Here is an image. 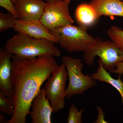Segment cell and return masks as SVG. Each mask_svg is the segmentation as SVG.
<instances>
[{
	"mask_svg": "<svg viewBox=\"0 0 123 123\" xmlns=\"http://www.w3.org/2000/svg\"><path fill=\"white\" fill-rule=\"evenodd\" d=\"M12 59L14 109L7 123H25L27 116L30 114L33 99L42 84L59 66L50 55L31 59H19L12 55Z\"/></svg>",
	"mask_w": 123,
	"mask_h": 123,
	"instance_id": "obj_1",
	"label": "cell"
},
{
	"mask_svg": "<svg viewBox=\"0 0 123 123\" xmlns=\"http://www.w3.org/2000/svg\"><path fill=\"white\" fill-rule=\"evenodd\" d=\"M55 43L48 40L35 38L17 32L7 40L4 49L19 59H31L46 55L59 57L61 52Z\"/></svg>",
	"mask_w": 123,
	"mask_h": 123,
	"instance_id": "obj_2",
	"label": "cell"
},
{
	"mask_svg": "<svg viewBox=\"0 0 123 123\" xmlns=\"http://www.w3.org/2000/svg\"><path fill=\"white\" fill-rule=\"evenodd\" d=\"M87 29L80 26L68 25L49 31L58 40L62 48L69 52H86L98 42V37L94 38L88 34Z\"/></svg>",
	"mask_w": 123,
	"mask_h": 123,
	"instance_id": "obj_3",
	"label": "cell"
},
{
	"mask_svg": "<svg viewBox=\"0 0 123 123\" xmlns=\"http://www.w3.org/2000/svg\"><path fill=\"white\" fill-rule=\"evenodd\" d=\"M62 63L66 68L69 79L68 88L65 92V97L69 99L76 95H82L86 91L97 85V81L91 76L84 75L83 60L68 56L62 57Z\"/></svg>",
	"mask_w": 123,
	"mask_h": 123,
	"instance_id": "obj_4",
	"label": "cell"
},
{
	"mask_svg": "<svg viewBox=\"0 0 123 123\" xmlns=\"http://www.w3.org/2000/svg\"><path fill=\"white\" fill-rule=\"evenodd\" d=\"M97 56L104 68L110 73H114L117 63L123 62V51L111 40L104 41L99 37L94 46L84 52V61L88 66L93 65Z\"/></svg>",
	"mask_w": 123,
	"mask_h": 123,
	"instance_id": "obj_5",
	"label": "cell"
},
{
	"mask_svg": "<svg viewBox=\"0 0 123 123\" xmlns=\"http://www.w3.org/2000/svg\"><path fill=\"white\" fill-rule=\"evenodd\" d=\"M68 74L62 63L58 66L45 84V93L49 100L53 112L55 113L65 106V98Z\"/></svg>",
	"mask_w": 123,
	"mask_h": 123,
	"instance_id": "obj_6",
	"label": "cell"
},
{
	"mask_svg": "<svg viewBox=\"0 0 123 123\" xmlns=\"http://www.w3.org/2000/svg\"><path fill=\"white\" fill-rule=\"evenodd\" d=\"M69 4L64 0L53 4L47 3L40 20L49 31L73 25L74 21L69 13Z\"/></svg>",
	"mask_w": 123,
	"mask_h": 123,
	"instance_id": "obj_7",
	"label": "cell"
},
{
	"mask_svg": "<svg viewBox=\"0 0 123 123\" xmlns=\"http://www.w3.org/2000/svg\"><path fill=\"white\" fill-rule=\"evenodd\" d=\"M15 31L31 37L45 39L58 43V40L52 35L40 19L21 20L17 18L13 29Z\"/></svg>",
	"mask_w": 123,
	"mask_h": 123,
	"instance_id": "obj_8",
	"label": "cell"
},
{
	"mask_svg": "<svg viewBox=\"0 0 123 123\" xmlns=\"http://www.w3.org/2000/svg\"><path fill=\"white\" fill-rule=\"evenodd\" d=\"M44 88L40 89L31 103V111L32 123H51L53 112L49 100L46 98Z\"/></svg>",
	"mask_w": 123,
	"mask_h": 123,
	"instance_id": "obj_9",
	"label": "cell"
},
{
	"mask_svg": "<svg viewBox=\"0 0 123 123\" xmlns=\"http://www.w3.org/2000/svg\"><path fill=\"white\" fill-rule=\"evenodd\" d=\"M43 0H17L14 6L18 19H40L47 5Z\"/></svg>",
	"mask_w": 123,
	"mask_h": 123,
	"instance_id": "obj_10",
	"label": "cell"
},
{
	"mask_svg": "<svg viewBox=\"0 0 123 123\" xmlns=\"http://www.w3.org/2000/svg\"><path fill=\"white\" fill-rule=\"evenodd\" d=\"M12 55L0 49V89L8 98L13 99V89L11 79Z\"/></svg>",
	"mask_w": 123,
	"mask_h": 123,
	"instance_id": "obj_11",
	"label": "cell"
},
{
	"mask_svg": "<svg viewBox=\"0 0 123 123\" xmlns=\"http://www.w3.org/2000/svg\"><path fill=\"white\" fill-rule=\"evenodd\" d=\"M89 4L94 9L97 20L102 16L123 17V1L121 0H91Z\"/></svg>",
	"mask_w": 123,
	"mask_h": 123,
	"instance_id": "obj_12",
	"label": "cell"
},
{
	"mask_svg": "<svg viewBox=\"0 0 123 123\" xmlns=\"http://www.w3.org/2000/svg\"><path fill=\"white\" fill-rule=\"evenodd\" d=\"M98 62V66L97 71L91 75L92 79L110 84L118 91L121 96V103L123 107V82L120 77L118 76V79H115L111 76L110 73L104 68L99 60Z\"/></svg>",
	"mask_w": 123,
	"mask_h": 123,
	"instance_id": "obj_13",
	"label": "cell"
},
{
	"mask_svg": "<svg viewBox=\"0 0 123 123\" xmlns=\"http://www.w3.org/2000/svg\"><path fill=\"white\" fill-rule=\"evenodd\" d=\"M75 18L79 25L88 28L97 21L94 9L89 4L83 3L78 6L75 11Z\"/></svg>",
	"mask_w": 123,
	"mask_h": 123,
	"instance_id": "obj_14",
	"label": "cell"
},
{
	"mask_svg": "<svg viewBox=\"0 0 123 123\" xmlns=\"http://www.w3.org/2000/svg\"><path fill=\"white\" fill-rule=\"evenodd\" d=\"M108 37L123 51V30L116 25L110 27L107 31Z\"/></svg>",
	"mask_w": 123,
	"mask_h": 123,
	"instance_id": "obj_15",
	"label": "cell"
},
{
	"mask_svg": "<svg viewBox=\"0 0 123 123\" xmlns=\"http://www.w3.org/2000/svg\"><path fill=\"white\" fill-rule=\"evenodd\" d=\"M14 109L13 100L7 97L4 91L0 89V111L12 116Z\"/></svg>",
	"mask_w": 123,
	"mask_h": 123,
	"instance_id": "obj_16",
	"label": "cell"
},
{
	"mask_svg": "<svg viewBox=\"0 0 123 123\" xmlns=\"http://www.w3.org/2000/svg\"><path fill=\"white\" fill-rule=\"evenodd\" d=\"M17 18L10 13H0V31L13 29Z\"/></svg>",
	"mask_w": 123,
	"mask_h": 123,
	"instance_id": "obj_17",
	"label": "cell"
},
{
	"mask_svg": "<svg viewBox=\"0 0 123 123\" xmlns=\"http://www.w3.org/2000/svg\"><path fill=\"white\" fill-rule=\"evenodd\" d=\"M84 110L79 111L76 106L72 104L69 108L67 121L68 123H82Z\"/></svg>",
	"mask_w": 123,
	"mask_h": 123,
	"instance_id": "obj_18",
	"label": "cell"
},
{
	"mask_svg": "<svg viewBox=\"0 0 123 123\" xmlns=\"http://www.w3.org/2000/svg\"><path fill=\"white\" fill-rule=\"evenodd\" d=\"M0 6L6 9L17 18H18L17 13L11 0H0Z\"/></svg>",
	"mask_w": 123,
	"mask_h": 123,
	"instance_id": "obj_19",
	"label": "cell"
},
{
	"mask_svg": "<svg viewBox=\"0 0 123 123\" xmlns=\"http://www.w3.org/2000/svg\"><path fill=\"white\" fill-rule=\"evenodd\" d=\"M96 108L98 111V115L97 119L93 123H108V122L105 120V116L103 108L99 106H96Z\"/></svg>",
	"mask_w": 123,
	"mask_h": 123,
	"instance_id": "obj_20",
	"label": "cell"
},
{
	"mask_svg": "<svg viewBox=\"0 0 123 123\" xmlns=\"http://www.w3.org/2000/svg\"><path fill=\"white\" fill-rule=\"evenodd\" d=\"M114 73L118 74L119 77L123 75V62H120L117 63Z\"/></svg>",
	"mask_w": 123,
	"mask_h": 123,
	"instance_id": "obj_21",
	"label": "cell"
},
{
	"mask_svg": "<svg viewBox=\"0 0 123 123\" xmlns=\"http://www.w3.org/2000/svg\"><path fill=\"white\" fill-rule=\"evenodd\" d=\"M46 3L48 4H53L59 1H62L63 0H45Z\"/></svg>",
	"mask_w": 123,
	"mask_h": 123,
	"instance_id": "obj_22",
	"label": "cell"
},
{
	"mask_svg": "<svg viewBox=\"0 0 123 123\" xmlns=\"http://www.w3.org/2000/svg\"><path fill=\"white\" fill-rule=\"evenodd\" d=\"M5 121V118L4 115L0 113V123H4Z\"/></svg>",
	"mask_w": 123,
	"mask_h": 123,
	"instance_id": "obj_23",
	"label": "cell"
},
{
	"mask_svg": "<svg viewBox=\"0 0 123 123\" xmlns=\"http://www.w3.org/2000/svg\"><path fill=\"white\" fill-rule=\"evenodd\" d=\"M16 0H11V2H12L13 4L14 5V4H15V1H16Z\"/></svg>",
	"mask_w": 123,
	"mask_h": 123,
	"instance_id": "obj_24",
	"label": "cell"
},
{
	"mask_svg": "<svg viewBox=\"0 0 123 123\" xmlns=\"http://www.w3.org/2000/svg\"><path fill=\"white\" fill-rule=\"evenodd\" d=\"M64 1H66V2H68V4H69V2H70V0H63Z\"/></svg>",
	"mask_w": 123,
	"mask_h": 123,
	"instance_id": "obj_25",
	"label": "cell"
},
{
	"mask_svg": "<svg viewBox=\"0 0 123 123\" xmlns=\"http://www.w3.org/2000/svg\"><path fill=\"white\" fill-rule=\"evenodd\" d=\"M121 0L123 1V0Z\"/></svg>",
	"mask_w": 123,
	"mask_h": 123,
	"instance_id": "obj_26",
	"label": "cell"
}]
</instances>
